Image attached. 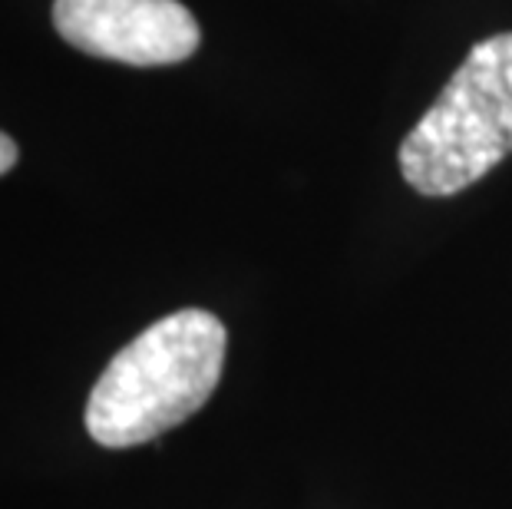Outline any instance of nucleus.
Returning <instances> with one entry per match:
<instances>
[{"label": "nucleus", "instance_id": "f257e3e1", "mask_svg": "<svg viewBox=\"0 0 512 509\" xmlns=\"http://www.w3.org/2000/svg\"><path fill=\"white\" fill-rule=\"evenodd\" d=\"M225 324L185 308L119 351L86 400V430L103 447H136L179 427L219 387Z\"/></svg>", "mask_w": 512, "mask_h": 509}, {"label": "nucleus", "instance_id": "f03ea898", "mask_svg": "<svg viewBox=\"0 0 512 509\" xmlns=\"http://www.w3.org/2000/svg\"><path fill=\"white\" fill-rule=\"evenodd\" d=\"M512 156V34L476 43L400 143V176L420 196H456Z\"/></svg>", "mask_w": 512, "mask_h": 509}, {"label": "nucleus", "instance_id": "7ed1b4c3", "mask_svg": "<svg viewBox=\"0 0 512 509\" xmlns=\"http://www.w3.org/2000/svg\"><path fill=\"white\" fill-rule=\"evenodd\" d=\"M53 27L70 47L133 67L182 63L202 40L179 0H57Z\"/></svg>", "mask_w": 512, "mask_h": 509}, {"label": "nucleus", "instance_id": "20e7f679", "mask_svg": "<svg viewBox=\"0 0 512 509\" xmlns=\"http://www.w3.org/2000/svg\"><path fill=\"white\" fill-rule=\"evenodd\" d=\"M17 166V143L7 133H0V176Z\"/></svg>", "mask_w": 512, "mask_h": 509}]
</instances>
